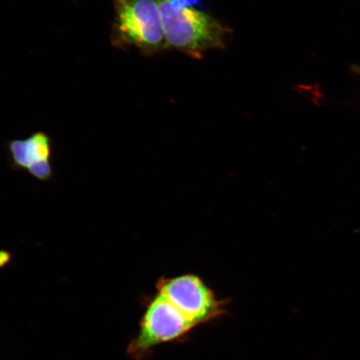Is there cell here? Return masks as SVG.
Instances as JSON below:
<instances>
[{
	"label": "cell",
	"instance_id": "1",
	"mask_svg": "<svg viewBox=\"0 0 360 360\" xmlns=\"http://www.w3.org/2000/svg\"><path fill=\"white\" fill-rule=\"evenodd\" d=\"M200 0H158L166 43L195 58L225 48L231 32L210 13L195 6Z\"/></svg>",
	"mask_w": 360,
	"mask_h": 360
},
{
	"label": "cell",
	"instance_id": "2",
	"mask_svg": "<svg viewBox=\"0 0 360 360\" xmlns=\"http://www.w3.org/2000/svg\"><path fill=\"white\" fill-rule=\"evenodd\" d=\"M114 46L133 47L146 56L169 49L158 0H112Z\"/></svg>",
	"mask_w": 360,
	"mask_h": 360
},
{
	"label": "cell",
	"instance_id": "3",
	"mask_svg": "<svg viewBox=\"0 0 360 360\" xmlns=\"http://www.w3.org/2000/svg\"><path fill=\"white\" fill-rule=\"evenodd\" d=\"M156 290L197 328L218 321L227 314L229 301L219 299L197 274L162 277Z\"/></svg>",
	"mask_w": 360,
	"mask_h": 360
},
{
	"label": "cell",
	"instance_id": "4",
	"mask_svg": "<svg viewBox=\"0 0 360 360\" xmlns=\"http://www.w3.org/2000/svg\"><path fill=\"white\" fill-rule=\"evenodd\" d=\"M196 328L157 292L148 300L139 334L129 346V353L138 359L146 357L157 346L187 341Z\"/></svg>",
	"mask_w": 360,
	"mask_h": 360
},
{
	"label": "cell",
	"instance_id": "5",
	"mask_svg": "<svg viewBox=\"0 0 360 360\" xmlns=\"http://www.w3.org/2000/svg\"><path fill=\"white\" fill-rule=\"evenodd\" d=\"M8 164L16 171H26L41 162H51L53 155L51 135L44 131L32 133L25 139H12L4 146Z\"/></svg>",
	"mask_w": 360,
	"mask_h": 360
},
{
	"label": "cell",
	"instance_id": "6",
	"mask_svg": "<svg viewBox=\"0 0 360 360\" xmlns=\"http://www.w3.org/2000/svg\"><path fill=\"white\" fill-rule=\"evenodd\" d=\"M28 173L31 176L42 182L51 181L55 176L52 162H41L36 164L29 169Z\"/></svg>",
	"mask_w": 360,
	"mask_h": 360
},
{
	"label": "cell",
	"instance_id": "7",
	"mask_svg": "<svg viewBox=\"0 0 360 360\" xmlns=\"http://www.w3.org/2000/svg\"><path fill=\"white\" fill-rule=\"evenodd\" d=\"M11 259V254L6 251H0V265L6 264Z\"/></svg>",
	"mask_w": 360,
	"mask_h": 360
}]
</instances>
